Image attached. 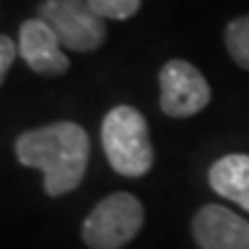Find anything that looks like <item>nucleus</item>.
<instances>
[{
  "label": "nucleus",
  "instance_id": "10",
  "mask_svg": "<svg viewBox=\"0 0 249 249\" xmlns=\"http://www.w3.org/2000/svg\"><path fill=\"white\" fill-rule=\"evenodd\" d=\"M88 5L97 12L102 18L113 21H127L141 9L143 0H88Z\"/></svg>",
  "mask_w": 249,
  "mask_h": 249
},
{
  "label": "nucleus",
  "instance_id": "4",
  "mask_svg": "<svg viewBox=\"0 0 249 249\" xmlns=\"http://www.w3.org/2000/svg\"><path fill=\"white\" fill-rule=\"evenodd\" d=\"M37 17L51 26L67 51L90 53L107 42V23L88 0H44L37 7Z\"/></svg>",
  "mask_w": 249,
  "mask_h": 249
},
{
  "label": "nucleus",
  "instance_id": "5",
  "mask_svg": "<svg viewBox=\"0 0 249 249\" xmlns=\"http://www.w3.org/2000/svg\"><path fill=\"white\" fill-rule=\"evenodd\" d=\"M160 108L169 118H192L213 97L210 83L192 62L173 58L160 70Z\"/></svg>",
  "mask_w": 249,
  "mask_h": 249
},
{
  "label": "nucleus",
  "instance_id": "8",
  "mask_svg": "<svg viewBox=\"0 0 249 249\" xmlns=\"http://www.w3.org/2000/svg\"><path fill=\"white\" fill-rule=\"evenodd\" d=\"M208 182L214 192L249 213V155H226L208 171Z\"/></svg>",
  "mask_w": 249,
  "mask_h": 249
},
{
  "label": "nucleus",
  "instance_id": "6",
  "mask_svg": "<svg viewBox=\"0 0 249 249\" xmlns=\"http://www.w3.org/2000/svg\"><path fill=\"white\" fill-rule=\"evenodd\" d=\"M18 55L39 76H60L70 70L58 35L39 17L26 18L18 28Z\"/></svg>",
  "mask_w": 249,
  "mask_h": 249
},
{
  "label": "nucleus",
  "instance_id": "2",
  "mask_svg": "<svg viewBox=\"0 0 249 249\" xmlns=\"http://www.w3.org/2000/svg\"><path fill=\"white\" fill-rule=\"evenodd\" d=\"M102 148L111 169L124 178H141L152 169L155 150L148 120L139 108L118 104L108 111L102 127Z\"/></svg>",
  "mask_w": 249,
  "mask_h": 249
},
{
  "label": "nucleus",
  "instance_id": "7",
  "mask_svg": "<svg viewBox=\"0 0 249 249\" xmlns=\"http://www.w3.org/2000/svg\"><path fill=\"white\" fill-rule=\"evenodd\" d=\"M192 233L201 249H249V222L217 203L194 214Z\"/></svg>",
  "mask_w": 249,
  "mask_h": 249
},
{
  "label": "nucleus",
  "instance_id": "1",
  "mask_svg": "<svg viewBox=\"0 0 249 249\" xmlns=\"http://www.w3.org/2000/svg\"><path fill=\"white\" fill-rule=\"evenodd\" d=\"M21 166L42 171L46 196H65L83 182L90 160V139L71 120L51 123L21 132L14 141Z\"/></svg>",
  "mask_w": 249,
  "mask_h": 249
},
{
  "label": "nucleus",
  "instance_id": "9",
  "mask_svg": "<svg viewBox=\"0 0 249 249\" xmlns=\"http://www.w3.org/2000/svg\"><path fill=\"white\" fill-rule=\"evenodd\" d=\"M224 42H226V51L242 70L249 71V14L247 17L233 18L224 30Z\"/></svg>",
  "mask_w": 249,
  "mask_h": 249
},
{
  "label": "nucleus",
  "instance_id": "11",
  "mask_svg": "<svg viewBox=\"0 0 249 249\" xmlns=\"http://www.w3.org/2000/svg\"><path fill=\"white\" fill-rule=\"evenodd\" d=\"M17 55H18V44L9 35H2L0 37V81L2 83L7 79L9 67L14 65Z\"/></svg>",
  "mask_w": 249,
  "mask_h": 249
},
{
  "label": "nucleus",
  "instance_id": "3",
  "mask_svg": "<svg viewBox=\"0 0 249 249\" xmlns=\"http://www.w3.org/2000/svg\"><path fill=\"white\" fill-rule=\"evenodd\" d=\"M141 226V201L129 192H116L90 210L81 226V238L90 249H120L139 235Z\"/></svg>",
  "mask_w": 249,
  "mask_h": 249
}]
</instances>
